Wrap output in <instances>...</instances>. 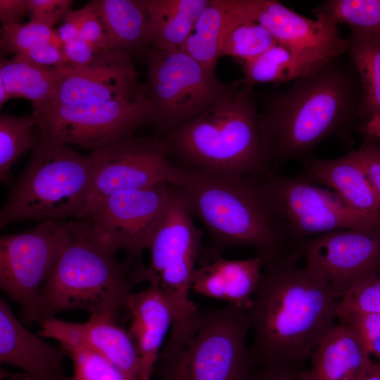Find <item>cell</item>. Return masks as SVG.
<instances>
[{
    "label": "cell",
    "mask_w": 380,
    "mask_h": 380,
    "mask_svg": "<svg viewBox=\"0 0 380 380\" xmlns=\"http://www.w3.org/2000/svg\"><path fill=\"white\" fill-rule=\"evenodd\" d=\"M137 77L132 55L121 51L103 63L73 68L46 103L84 104L133 98L144 89L139 88Z\"/></svg>",
    "instance_id": "obj_18"
},
{
    "label": "cell",
    "mask_w": 380,
    "mask_h": 380,
    "mask_svg": "<svg viewBox=\"0 0 380 380\" xmlns=\"http://www.w3.org/2000/svg\"><path fill=\"white\" fill-rule=\"evenodd\" d=\"M70 0H27L28 14L31 21L53 27L72 11Z\"/></svg>",
    "instance_id": "obj_39"
},
{
    "label": "cell",
    "mask_w": 380,
    "mask_h": 380,
    "mask_svg": "<svg viewBox=\"0 0 380 380\" xmlns=\"http://www.w3.org/2000/svg\"><path fill=\"white\" fill-rule=\"evenodd\" d=\"M109 38L118 51L146 54L150 25L146 0H94Z\"/></svg>",
    "instance_id": "obj_26"
},
{
    "label": "cell",
    "mask_w": 380,
    "mask_h": 380,
    "mask_svg": "<svg viewBox=\"0 0 380 380\" xmlns=\"http://www.w3.org/2000/svg\"><path fill=\"white\" fill-rule=\"evenodd\" d=\"M12 380H34L29 375L26 374L25 373L17 374V375H12L11 376Z\"/></svg>",
    "instance_id": "obj_47"
},
{
    "label": "cell",
    "mask_w": 380,
    "mask_h": 380,
    "mask_svg": "<svg viewBox=\"0 0 380 380\" xmlns=\"http://www.w3.org/2000/svg\"><path fill=\"white\" fill-rule=\"evenodd\" d=\"M128 310V331L140 360L139 380H151L162 345L177 321V312L170 298L153 285L132 293Z\"/></svg>",
    "instance_id": "obj_20"
},
{
    "label": "cell",
    "mask_w": 380,
    "mask_h": 380,
    "mask_svg": "<svg viewBox=\"0 0 380 380\" xmlns=\"http://www.w3.org/2000/svg\"><path fill=\"white\" fill-rule=\"evenodd\" d=\"M270 186L281 208L289 237L295 246L334 231L380 226V217L348 208L334 192L321 189L302 175L268 173Z\"/></svg>",
    "instance_id": "obj_14"
},
{
    "label": "cell",
    "mask_w": 380,
    "mask_h": 380,
    "mask_svg": "<svg viewBox=\"0 0 380 380\" xmlns=\"http://www.w3.org/2000/svg\"><path fill=\"white\" fill-rule=\"evenodd\" d=\"M183 167L177 187L218 248L251 247L265 261L294 248L269 183L270 171L234 177Z\"/></svg>",
    "instance_id": "obj_3"
},
{
    "label": "cell",
    "mask_w": 380,
    "mask_h": 380,
    "mask_svg": "<svg viewBox=\"0 0 380 380\" xmlns=\"http://www.w3.org/2000/svg\"><path fill=\"white\" fill-rule=\"evenodd\" d=\"M360 98L354 67L337 59L269 96L258 125L270 163L304 161L324 139L348 134L359 117Z\"/></svg>",
    "instance_id": "obj_2"
},
{
    "label": "cell",
    "mask_w": 380,
    "mask_h": 380,
    "mask_svg": "<svg viewBox=\"0 0 380 380\" xmlns=\"http://www.w3.org/2000/svg\"><path fill=\"white\" fill-rule=\"evenodd\" d=\"M277 44L271 33L260 23L248 20L236 27L226 37L221 57L231 56L242 62L252 60Z\"/></svg>",
    "instance_id": "obj_32"
},
{
    "label": "cell",
    "mask_w": 380,
    "mask_h": 380,
    "mask_svg": "<svg viewBox=\"0 0 380 380\" xmlns=\"http://www.w3.org/2000/svg\"><path fill=\"white\" fill-rule=\"evenodd\" d=\"M27 14V0H0V20L2 26L20 24Z\"/></svg>",
    "instance_id": "obj_43"
},
{
    "label": "cell",
    "mask_w": 380,
    "mask_h": 380,
    "mask_svg": "<svg viewBox=\"0 0 380 380\" xmlns=\"http://www.w3.org/2000/svg\"><path fill=\"white\" fill-rule=\"evenodd\" d=\"M60 39L53 27L30 20L26 23L1 27L0 49L2 56L18 55L39 44Z\"/></svg>",
    "instance_id": "obj_33"
},
{
    "label": "cell",
    "mask_w": 380,
    "mask_h": 380,
    "mask_svg": "<svg viewBox=\"0 0 380 380\" xmlns=\"http://www.w3.org/2000/svg\"><path fill=\"white\" fill-rule=\"evenodd\" d=\"M169 380H176V379H169Z\"/></svg>",
    "instance_id": "obj_48"
},
{
    "label": "cell",
    "mask_w": 380,
    "mask_h": 380,
    "mask_svg": "<svg viewBox=\"0 0 380 380\" xmlns=\"http://www.w3.org/2000/svg\"><path fill=\"white\" fill-rule=\"evenodd\" d=\"M175 187L168 183L117 191L76 220H85L95 234L132 258L151 243Z\"/></svg>",
    "instance_id": "obj_13"
},
{
    "label": "cell",
    "mask_w": 380,
    "mask_h": 380,
    "mask_svg": "<svg viewBox=\"0 0 380 380\" xmlns=\"http://www.w3.org/2000/svg\"><path fill=\"white\" fill-rule=\"evenodd\" d=\"M73 11L78 23L80 37L99 50L118 51L109 38L94 0Z\"/></svg>",
    "instance_id": "obj_36"
},
{
    "label": "cell",
    "mask_w": 380,
    "mask_h": 380,
    "mask_svg": "<svg viewBox=\"0 0 380 380\" xmlns=\"http://www.w3.org/2000/svg\"><path fill=\"white\" fill-rule=\"evenodd\" d=\"M118 252L85 220H71L65 247L40 292L39 322L72 310L121 324L129 320L134 282L129 264L118 260Z\"/></svg>",
    "instance_id": "obj_4"
},
{
    "label": "cell",
    "mask_w": 380,
    "mask_h": 380,
    "mask_svg": "<svg viewBox=\"0 0 380 380\" xmlns=\"http://www.w3.org/2000/svg\"><path fill=\"white\" fill-rule=\"evenodd\" d=\"M68 355L60 346L48 343L28 330L0 298V362L20 369L34 380H72L62 371Z\"/></svg>",
    "instance_id": "obj_19"
},
{
    "label": "cell",
    "mask_w": 380,
    "mask_h": 380,
    "mask_svg": "<svg viewBox=\"0 0 380 380\" xmlns=\"http://www.w3.org/2000/svg\"><path fill=\"white\" fill-rule=\"evenodd\" d=\"M63 49L69 63L75 67H87L107 61L121 51H101L80 36L63 44Z\"/></svg>",
    "instance_id": "obj_38"
},
{
    "label": "cell",
    "mask_w": 380,
    "mask_h": 380,
    "mask_svg": "<svg viewBox=\"0 0 380 380\" xmlns=\"http://www.w3.org/2000/svg\"><path fill=\"white\" fill-rule=\"evenodd\" d=\"M70 222L41 221L0 237V286L20 306L25 322L39 320L40 292L65 247Z\"/></svg>",
    "instance_id": "obj_11"
},
{
    "label": "cell",
    "mask_w": 380,
    "mask_h": 380,
    "mask_svg": "<svg viewBox=\"0 0 380 380\" xmlns=\"http://www.w3.org/2000/svg\"><path fill=\"white\" fill-rule=\"evenodd\" d=\"M42 337L53 338L62 347L82 346L111 362L132 380H139L140 360L133 338L121 323L102 315H90L82 323L55 317L39 322Z\"/></svg>",
    "instance_id": "obj_17"
},
{
    "label": "cell",
    "mask_w": 380,
    "mask_h": 380,
    "mask_svg": "<svg viewBox=\"0 0 380 380\" xmlns=\"http://www.w3.org/2000/svg\"><path fill=\"white\" fill-rule=\"evenodd\" d=\"M248 21L241 0H209L180 46L205 68L215 71L224 42L239 24Z\"/></svg>",
    "instance_id": "obj_24"
},
{
    "label": "cell",
    "mask_w": 380,
    "mask_h": 380,
    "mask_svg": "<svg viewBox=\"0 0 380 380\" xmlns=\"http://www.w3.org/2000/svg\"><path fill=\"white\" fill-rule=\"evenodd\" d=\"M256 99L244 84L163 139L183 165L212 175L243 177L270 170Z\"/></svg>",
    "instance_id": "obj_5"
},
{
    "label": "cell",
    "mask_w": 380,
    "mask_h": 380,
    "mask_svg": "<svg viewBox=\"0 0 380 380\" xmlns=\"http://www.w3.org/2000/svg\"><path fill=\"white\" fill-rule=\"evenodd\" d=\"M36 126L29 115L0 116V179L2 183L10 181L11 169L25 152L34 149L36 144L32 127Z\"/></svg>",
    "instance_id": "obj_31"
},
{
    "label": "cell",
    "mask_w": 380,
    "mask_h": 380,
    "mask_svg": "<svg viewBox=\"0 0 380 380\" xmlns=\"http://www.w3.org/2000/svg\"><path fill=\"white\" fill-rule=\"evenodd\" d=\"M362 341L371 356L380 364V315L348 313L338 318Z\"/></svg>",
    "instance_id": "obj_37"
},
{
    "label": "cell",
    "mask_w": 380,
    "mask_h": 380,
    "mask_svg": "<svg viewBox=\"0 0 380 380\" xmlns=\"http://www.w3.org/2000/svg\"><path fill=\"white\" fill-rule=\"evenodd\" d=\"M193 216L182 191L175 186L148 247V264L138 265L132 272L134 282L156 286L170 298L177 317L174 329L184 327L199 310L190 292L203 233Z\"/></svg>",
    "instance_id": "obj_9"
},
{
    "label": "cell",
    "mask_w": 380,
    "mask_h": 380,
    "mask_svg": "<svg viewBox=\"0 0 380 380\" xmlns=\"http://www.w3.org/2000/svg\"><path fill=\"white\" fill-rule=\"evenodd\" d=\"M358 380H380V364L371 359Z\"/></svg>",
    "instance_id": "obj_45"
},
{
    "label": "cell",
    "mask_w": 380,
    "mask_h": 380,
    "mask_svg": "<svg viewBox=\"0 0 380 380\" xmlns=\"http://www.w3.org/2000/svg\"><path fill=\"white\" fill-rule=\"evenodd\" d=\"M71 65L46 67L33 63L21 55L8 60L1 57L0 84L8 99L21 98L32 102V106L50 101L62 81L73 69Z\"/></svg>",
    "instance_id": "obj_25"
},
{
    "label": "cell",
    "mask_w": 380,
    "mask_h": 380,
    "mask_svg": "<svg viewBox=\"0 0 380 380\" xmlns=\"http://www.w3.org/2000/svg\"><path fill=\"white\" fill-rule=\"evenodd\" d=\"M56 32L63 44L80 36L79 25L73 11L67 15L63 24Z\"/></svg>",
    "instance_id": "obj_44"
},
{
    "label": "cell",
    "mask_w": 380,
    "mask_h": 380,
    "mask_svg": "<svg viewBox=\"0 0 380 380\" xmlns=\"http://www.w3.org/2000/svg\"><path fill=\"white\" fill-rule=\"evenodd\" d=\"M348 313L380 315V274L358 281L341 298L338 318Z\"/></svg>",
    "instance_id": "obj_35"
},
{
    "label": "cell",
    "mask_w": 380,
    "mask_h": 380,
    "mask_svg": "<svg viewBox=\"0 0 380 380\" xmlns=\"http://www.w3.org/2000/svg\"><path fill=\"white\" fill-rule=\"evenodd\" d=\"M63 348L72 361V380H132L108 359L90 349L77 346Z\"/></svg>",
    "instance_id": "obj_34"
},
{
    "label": "cell",
    "mask_w": 380,
    "mask_h": 380,
    "mask_svg": "<svg viewBox=\"0 0 380 380\" xmlns=\"http://www.w3.org/2000/svg\"><path fill=\"white\" fill-rule=\"evenodd\" d=\"M250 330L248 310L199 309L183 331L168 338L159 373L163 380H248L255 366L246 346Z\"/></svg>",
    "instance_id": "obj_6"
},
{
    "label": "cell",
    "mask_w": 380,
    "mask_h": 380,
    "mask_svg": "<svg viewBox=\"0 0 380 380\" xmlns=\"http://www.w3.org/2000/svg\"><path fill=\"white\" fill-rule=\"evenodd\" d=\"M209 0H146L150 46L179 49Z\"/></svg>",
    "instance_id": "obj_27"
},
{
    "label": "cell",
    "mask_w": 380,
    "mask_h": 380,
    "mask_svg": "<svg viewBox=\"0 0 380 380\" xmlns=\"http://www.w3.org/2000/svg\"><path fill=\"white\" fill-rule=\"evenodd\" d=\"M304 367L282 364H267L254 367L248 380H303Z\"/></svg>",
    "instance_id": "obj_42"
},
{
    "label": "cell",
    "mask_w": 380,
    "mask_h": 380,
    "mask_svg": "<svg viewBox=\"0 0 380 380\" xmlns=\"http://www.w3.org/2000/svg\"><path fill=\"white\" fill-rule=\"evenodd\" d=\"M347 40L361 90L359 117L367 121L380 114V42L353 36Z\"/></svg>",
    "instance_id": "obj_30"
},
{
    "label": "cell",
    "mask_w": 380,
    "mask_h": 380,
    "mask_svg": "<svg viewBox=\"0 0 380 380\" xmlns=\"http://www.w3.org/2000/svg\"><path fill=\"white\" fill-rule=\"evenodd\" d=\"M289 251L266 260L248 310L255 366L304 367L324 336L338 322L339 299L323 277Z\"/></svg>",
    "instance_id": "obj_1"
},
{
    "label": "cell",
    "mask_w": 380,
    "mask_h": 380,
    "mask_svg": "<svg viewBox=\"0 0 380 380\" xmlns=\"http://www.w3.org/2000/svg\"><path fill=\"white\" fill-rule=\"evenodd\" d=\"M302 372L303 380H358L372 356L358 336L345 324L324 336Z\"/></svg>",
    "instance_id": "obj_23"
},
{
    "label": "cell",
    "mask_w": 380,
    "mask_h": 380,
    "mask_svg": "<svg viewBox=\"0 0 380 380\" xmlns=\"http://www.w3.org/2000/svg\"><path fill=\"white\" fill-rule=\"evenodd\" d=\"M145 87L153 109L156 137L163 138L184 122L233 93L241 80L226 82L181 49L146 52Z\"/></svg>",
    "instance_id": "obj_8"
},
{
    "label": "cell",
    "mask_w": 380,
    "mask_h": 380,
    "mask_svg": "<svg viewBox=\"0 0 380 380\" xmlns=\"http://www.w3.org/2000/svg\"><path fill=\"white\" fill-rule=\"evenodd\" d=\"M265 262L261 254L243 260L216 255L196 268L191 289L198 295L248 310L262 277Z\"/></svg>",
    "instance_id": "obj_21"
},
{
    "label": "cell",
    "mask_w": 380,
    "mask_h": 380,
    "mask_svg": "<svg viewBox=\"0 0 380 380\" xmlns=\"http://www.w3.org/2000/svg\"><path fill=\"white\" fill-rule=\"evenodd\" d=\"M313 12L325 25L346 24L350 36L380 42V0H328Z\"/></svg>",
    "instance_id": "obj_29"
},
{
    "label": "cell",
    "mask_w": 380,
    "mask_h": 380,
    "mask_svg": "<svg viewBox=\"0 0 380 380\" xmlns=\"http://www.w3.org/2000/svg\"><path fill=\"white\" fill-rule=\"evenodd\" d=\"M92 170L91 153L41 139L1 210V227L27 220L76 219L86 205Z\"/></svg>",
    "instance_id": "obj_7"
},
{
    "label": "cell",
    "mask_w": 380,
    "mask_h": 380,
    "mask_svg": "<svg viewBox=\"0 0 380 380\" xmlns=\"http://www.w3.org/2000/svg\"><path fill=\"white\" fill-rule=\"evenodd\" d=\"M247 20L264 26L277 44L298 56L329 63L346 52L348 40L336 26L299 15L275 0H242Z\"/></svg>",
    "instance_id": "obj_16"
},
{
    "label": "cell",
    "mask_w": 380,
    "mask_h": 380,
    "mask_svg": "<svg viewBox=\"0 0 380 380\" xmlns=\"http://www.w3.org/2000/svg\"><path fill=\"white\" fill-rule=\"evenodd\" d=\"M18 55L42 66L59 67L70 65L60 39L39 44Z\"/></svg>",
    "instance_id": "obj_40"
},
{
    "label": "cell",
    "mask_w": 380,
    "mask_h": 380,
    "mask_svg": "<svg viewBox=\"0 0 380 380\" xmlns=\"http://www.w3.org/2000/svg\"><path fill=\"white\" fill-rule=\"evenodd\" d=\"M300 175L313 184H322L331 189L356 213L380 217V198L352 151L335 159L310 157L303 161Z\"/></svg>",
    "instance_id": "obj_22"
},
{
    "label": "cell",
    "mask_w": 380,
    "mask_h": 380,
    "mask_svg": "<svg viewBox=\"0 0 380 380\" xmlns=\"http://www.w3.org/2000/svg\"><path fill=\"white\" fill-rule=\"evenodd\" d=\"M90 153L93 170L89 192L77 218L117 191L163 182L178 186L182 181L183 165L170 160L165 141L156 136L132 137Z\"/></svg>",
    "instance_id": "obj_12"
},
{
    "label": "cell",
    "mask_w": 380,
    "mask_h": 380,
    "mask_svg": "<svg viewBox=\"0 0 380 380\" xmlns=\"http://www.w3.org/2000/svg\"><path fill=\"white\" fill-rule=\"evenodd\" d=\"M329 64V63H327ZM327 64L305 59L279 44L259 56L242 62L243 84L281 83L312 75Z\"/></svg>",
    "instance_id": "obj_28"
},
{
    "label": "cell",
    "mask_w": 380,
    "mask_h": 380,
    "mask_svg": "<svg viewBox=\"0 0 380 380\" xmlns=\"http://www.w3.org/2000/svg\"><path fill=\"white\" fill-rule=\"evenodd\" d=\"M352 152L380 198V145L367 141Z\"/></svg>",
    "instance_id": "obj_41"
},
{
    "label": "cell",
    "mask_w": 380,
    "mask_h": 380,
    "mask_svg": "<svg viewBox=\"0 0 380 380\" xmlns=\"http://www.w3.org/2000/svg\"><path fill=\"white\" fill-rule=\"evenodd\" d=\"M339 300L356 283L380 274V226L326 233L295 246Z\"/></svg>",
    "instance_id": "obj_15"
},
{
    "label": "cell",
    "mask_w": 380,
    "mask_h": 380,
    "mask_svg": "<svg viewBox=\"0 0 380 380\" xmlns=\"http://www.w3.org/2000/svg\"><path fill=\"white\" fill-rule=\"evenodd\" d=\"M362 131L370 138L380 139V114L367 120Z\"/></svg>",
    "instance_id": "obj_46"
},
{
    "label": "cell",
    "mask_w": 380,
    "mask_h": 380,
    "mask_svg": "<svg viewBox=\"0 0 380 380\" xmlns=\"http://www.w3.org/2000/svg\"><path fill=\"white\" fill-rule=\"evenodd\" d=\"M32 108L41 139L77 145L91 153L132 137L153 119L145 87L130 99L72 105L46 103Z\"/></svg>",
    "instance_id": "obj_10"
}]
</instances>
